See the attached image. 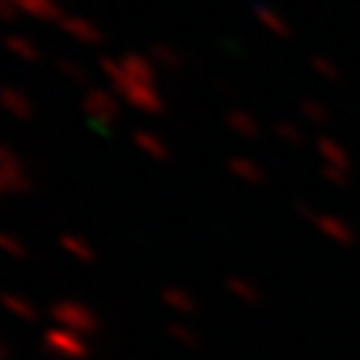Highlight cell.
<instances>
[{
  "label": "cell",
  "mask_w": 360,
  "mask_h": 360,
  "mask_svg": "<svg viewBox=\"0 0 360 360\" xmlns=\"http://www.w3.org/2000/svg\"><path fill=\"white\" fill-rule=\"evenodd\" d=\"M6 195V189H4V180H0V198H4Z\"/></svg>",
  "instance_id": "25"
},
{
  "label": "cell",
  "mask_w": 360,
  "mask_h": 360,
  "mask_svg": "<svg viewBox=\"0 0 360 360\" xmlns=\"http://www.w3.org/2000/svg\"><path fill=\"white\" fill-rule=\"evenodd\" d=\"M82 108H84V115L90 120V127H94L96 132H103V135H111V129H115V123L120 117V105H117V99L111 90L105 87H90L84 99H82Z\"/></svg>",
  "instance_id": "2"
},
{
  "label": "cell",
  "mask_w": 360,
  "mask_h": 360,
  "mask_svg": "<svg viewBox=\"0 0 360 360\" xmlns=\"http://www.w3.org/2000/svg\"><path fill=\"white\" fill-rule=\"evenodd\" d=\"M229 288H231L238 297H243V300H252V297H255V295H252V288L246 285V283H240V279H234V276L229 279Z\"/></svg>",
  "instance_id": "23"
},
{
  "label": "cell",
  "mask_w": 360,
  "mask_h": 360,
  "mask_svg": "<svg viewBox=\"0 0 360 360\" xmlns=\"http://www.w3.org/2000/svg\"><path fill=\"white\" fill-rule=\"evenodd\" d=\"M0 108L15 120H30L33 117L30 96L21 87H13V84H0Z\"/></svg>",
  "instance_id": "9"
},
{
  "label": "cell",
  "mask_w": 360,
  "mask_h": 360,
  "mask_svg": "<svg viewBox=\"0 0 360 360\" xmlns=\"http://www.w3.org/2000/svg\"><path fill=\"white\" fill-rule=\"evenodd\" d=\"M60 246H63V252H70L75 262H82V264H90L96 258L94 252V246H90L84 238H78V234H60Z\"/></svg>",
  "instance_id": "15"
},
{
  "label": "cell",
  "mask_w": 360,
  "mask_h": 360,
  "mask_svg": "<svg viewBox=\"0 0 360 360\" xmlns=\"http://www.w3.org/2000/svg\"><path fill=\"white\" fill-rule=\"evenodd\" d=\"M0 252L9 255V258H27V246L25 240L13 231H0Z\"/></svg>",
  "instance_id": "18"
},
{
  "label": "cell",
  "mask_w": 360,
  "mask_h": 360,
  "mask_svg": "<svg viewBox=\"0 0 360 360\" xmlns=\"http://www.w3.org/2000/svg\"><path fill=\"white\" fill-rule=\"evenodd\" d=\"M115 94L123 96V103L132 105V108H139L141 115H150V117H160L162 111H165V99L162 94L156 90L153 84H139V82H123Z\"/></svg>",
  "instance_id": "5"
},
{
  "label": "cell",
  "mask_w": 360,
  "mask_h": 360,
  "mask_svg": "<svg viewBox=\"0 0 360 360\" xmlns=\"http://www.w3.org/2000/svg\"><path fill=\"white\" fill-rule=\"evenodd\" d=\"M42 345H45V352L60 357V360H87L90 357V342L84 336H78L66 328H58V324L42 333Z\"/></svg>",
  "instance_id": "3"
},
{
  "label": "cell",
  "mask_w": 360,
  "mask_h": 360,
  "mask_svg": "<svg viewBox=\"0 0 360 360\" xmlns=\"http://www.w3.org/2000/svg\"><path fill=\"white\" fill-rule=\"evenodd\" d=\"M18 15H21V13L15 9L13 0H0V25H13Z\"/></svg>",
  "instance_id": "22"
},
{
  "label": "cell",
  "mask_w": 360,
  "mask_h": 360,
  "mask_svg": "<svg viewBox=\"0 0 360 360\" xmlns=\"http://www.w3.org/2000/svg\"><path fill=\"white\" fill-rule=\"evenodd\" d=\"M0 360H9V345L0 340Z\"/></svg>",
  "instance_id": "24"
},
{
  "label": "cell",
  "mask_w": 360,
  "mask_h": 360,
  "mask_svg": "<svg viewBox=\"0 0 360 360\" xmlns=\"http://www.w3.org/2000/svg\"><path fill=\"white\" fill-rule=\"evenodd\" d=\"M49 312H51V319H54V324H58V328L72 330V333H78V336H84V340H87V336H96L99 328H103L99 315L90 309L87 303L72 300V297H63V300H58V303H51Z\"/></svg>",
  "instance_id": "1"
},
{
  "label": "cell",
  "mask_w": 360,
  "mask_h": 360,
  "mask_svg": "<svg viewBox=\"0 0 360 360\" xmlns=\"http://www.w3.org/2000/svg\"><path fill=\"white\" fill-rule=\"evenodd\" d=\"M168 336H174V340L180 345H186V348H195L198 345L195 330L189 328V324H184V321H172V324H168Z\"/></svg>",
  "instance_id": "19"
},
{
  "label": "cell",
  "mask_w": 360,
  "mask_h": 360,
  "mask_svg": "<svg viewBox=\"0 0 360 360\" xmlns=\"http://www.w3.org/2000/svg\"><path fill=\"white\" fill-rule=\"evenodd\" d=\"M229 123H231V129H238L240 135H252V132H255V123L246 117V115H240V111H231Z\"/></svg>",
  "instance_id": "20"
},
{
  "label": "cell",
  "mask_w": 360,
  "mask_h": 360,
  "mask_svg": "<svg viewBox=\"0 0 360 360\" xmlns=\"http://www.w3.org/2000/svg\"><path fill=\"white\" fill-rule=\"evenodd\" d=\"M160 297H162V303L172 312H177V315H184V319H189V315H195V297L189 295L186 288H180V285H165L162 291H160Z\"/></svg>",
  "instance_id": "11"
},
{
  "label": "cell",
  "mask_w": 360,
  "mask_h": 360,
  "mask_svg": "<svg viewBox=\"0 0 360 360\" xmlns=\"http://www.w3.org/2000/svg\"><path fill=\"white\" fill-rule=\"evenodd\" d=\"M229 168H231L234 174L246 177V180H258V172H255V165H252V162H246V160H231V162H229Z\"/></svg>",
  "instance_id": "21"
},
{
  "label": "cell",
  "mask_w": 360,
  "mask_h": 360,
  "mask_svg": "<svg viewBox=\"0 0 360 360\" xmlns=\"http://www.w3.org/2000/svg\"><path fill=\"white\" fill-rule=\"evenodd\" d=\"M150 58H153V63L160 66V70H168V72H180L186 66L184 54H180L174 45H168V42H153Z\"/></svg>",
  "instance_id": "13"
},
{
  "label": "cell",
  "mask_w": 360,
  "mask_h": 360,
  "mask_svg": "<svg viewBox=\"0 0 360 360\" xmlns=\"http://www.w3.org/2000/svg\"><path fill=\"white\" fill-rule=\"evenodd\" d=\"M60 30L66 33V37H72L75 42L82 45H103V30L96 27V21H90L84 15H66L60 21Z\"/></svg>",
  "instance_id": "8"
},
{
  "label": "cell",
  "mask_w": 360,
  "mask_h": 360,
  "mask_svg": "<svg viewBox=\"0 0 360 360\" xmlns=\"http://www.w3.org/2000/svg\"><path fill=\"white\" fill-rule=\"evenodd\" d=\"M0 307H4L9 315H15V319H21V321H37V307L27 300V297H21V295H15V291H4L0 295Z\"/></svg>",
  "instance_id": "14"
},
{
  "label": "cell",
  "mask_w": 360,
  "mask_h": 360,
  "mask_svg": "<svg viewBox=\"0 0 360 360\" xmlns=\"http://www.w3.org/2000/svg\"><path fill=\"white\" fill-rule=\"evenodd\" d=\"M54 66H58V72L66 78V82H72V84H87L90 82V72L78 60H72V58H58V60H54Z\"/></svg>",
  "instance_id": "16"
},
{
  "label": "cell",
  "mask_w": 360,
  "mask_h": 360,
  "mask_svg": "<svg viewBox=\"0 0 360 360\" xmlns=\"http://www.w3.org/2000/svg\"><path fill=\"white\" fill-rule=\"evenodd\" d=\"M0 180H4V189L9 195H25L33 186L27 168H25V160H21L9 144H0Z\"/></svg>",
  "instance_id": "4"
},
{
  "label": "cell",
  "mask_w": 360,
  "mask_h": 360,
  "mask_svg": "<svg viewBox=\"0 0 360 360\" xmlns=\"http://www.w3.org/2000/svg\"><path fill=\"white\" fill-rule=\"evenodd\" d=\"M132 144H135V148H139L144 156H150V160H156V162H165L168 156H172L168 144H165L156 132H150V129H135V132H132Z\"/></svg>",
  "instance_id": "10"
},
{
  "label": "cell",
  "mask_w": 360,
  "mask_h": 360,
  "mask_svg": "<svg viewBox=\"0 0 360 360\" xmlns=\"http://www.w3.org/2000/svg\"><path fill=\"white\" fill-rule=\"evenodd\" d=\"M120 63H123V72H127L129 82L153 84V87H156V78H160V66L153 63L150 54L127 51V54H120Z\"/></svg>",
  "instance_id": "6"
},
{
  "label": "cell",
  "mask_w": 360,
  "mask_h": 360,
  "mask_svg": "<svg viewBox=\"0 0 360 360\" xmlns=\"http://www.w3.org/2000/svg\"><path fill=\"white\" fill-rule=\"evenodd\" d=\"M99 72H103L108 82H111V87H120L123 82H129L127 78V72H123V63H120V58H111V54H103L99 58Z\"/></svg>",
  "instance_id": "17"
},
{
  "label": "cell",
  "mask_w": 360,
  "mask_h": 360,
  "mask_svg": "<svg viewBox=\"0 0 360 360\" xmlns=\"http://www.w3.org/2000/svg\"><path fill=\"white\" fill-rule=\"evenodd\" d=\"M4 49L9 54H15L18 60H25V63H37L42 58V51L37 49V42L27 39V37H21V33H6V37H4Z\"/></svg>",
  "instance_id": "12"
},
{
  "label": "cell",
  "mask_w": 360,
  "mask_h": 360,
  "mask_svg": "<svg viewBox=\"0 0 360 360\" xmlns=\"http://www.w3.org/2000/svg\"><path fill=\"white\" fill-rule=\"evenodd\" d=\"M13 4H15V9L21 15L45 21V25H60V21L66 18L63 6L58 4V0H13Z\"/></svg>",
  "instance_id": "7"
}]
</instances>
